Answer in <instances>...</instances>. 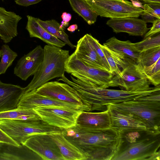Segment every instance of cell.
<instances>
[{
  "label": "cell",
  "mask_w": 160,
  "mask_h": 160,
  "mask_svg": "<svg viewBox=\"0 0 160 160\" xmlns=\"http://www.w3.org/2000/svg\"><path fill=\"white\" fill-rule=\"evenodd\" d=\"M103 45L123 57L132 59L138 63L141 55L133 43L129 40L122 41L114 37L108 40Z\"/></svg>",
  "instance_id": "23"
},
{
  "label": "cell",
  "mask_w": 160,
  "mask_h": 160,
  "mask_svg": "<svg viewBox=\"0 0 160 160\" xmlns=\"http://www.w3.org/2000/svg\"><path fill=\"white\" fill-rule=\"evenodd\" d=\"M2 0V1H4V0Z\"/></svg>",
  "instance_id": "43"
},
{
  "label": "cell",
  "mask_w": 160,
  "mask_h": 160,
  "mask_svg": "<svg viewBox=\"0 0 160 160\" xmlns=\"http://www.w3.org/2000/svg\"><path fill=\"white\" fill-rule=\"evenodd\" d=\"M57 144L65 160H86V155L69 141L62 131L49 134Z\"/></svg>",
  "instance_id": "21"
},
{
  "label": "cell",
  "mask_w": 160,
  "mask_h": 160,
  "mask_svg": "<svg viewBox=\"0 0 160 160\" xmlns=\"http://www.w3.org/2000/svg\"><path fill=\"white\" fill-rule=\"evenodd\" d=\"M106 107L110 116L111 127L116 129L119 132L136 130H150L144 122L135 116L119 111L110 104Z\"/></svg>",
  "instance_id": "15"
},
{
  "label": "cell",
  "mask_w": 160,
  "mask_h": 160,
  "mask_svg": "<svg viewBox=\"0 0 160 160\" xmlns=\"http://www.w3.org/2000/svg\"><path fill=\"white\" fill-rule=\"evenodd\" d=\"M78 28V25L76 24H72L70 25L67 28V30L69 31L73 32Z\"/></svg>",
  "instance_id": "39"
},
{
  "label": "cell",
  "mask_w": 160,
  "mask_h": 160,
  "mask_svg": "<svg viewBox=\"0 0 160 160\" xmlns=\"http://www.w3.org/2000/svg\"><path fill=\"white\" fill-rule=\"evenodd\" d=\"M138 50L141 52L147 50L160 46V34L147 38L142 41L133 43Z\"/></svg>",
  "instance_id": "32"
},
{
  "label": "cell",
  "mask_w": 160,
  "mask_h": 160,
  "mask_svg": "<svg viewBox=\"0 0 160 160\" xmlns=\"http://www.w3.org/2000/svg\"><path fill=\"white\" fill-rule=\"evenodd\" d=\"M56 106L90 112V108L85 105H79L62 101L38 93L34 90L23 94L17 108L23 109H34L45 107Z\"/></svg>",
  "instance_id": "11"
},
{
  "label": "cell",
  "mask_w": 160,
  "mask_h": 160,
  "mask_svg": "<svg viewBox=\"0 0 160 160\" xmlns=\"http://www.w3.org/2000/svg\"><path fill=\"white\" fill-rule=\"evenodd\" d=\"M101 48L113 76L119 75L127 65L128 58H125L100 44Z\"/></svg>",
  "instance_id": "24"
},
{
  "label": "cell",
  "mask_w": 160,
  "mask_h": 160,
  "mask_svg": "<svg viewBox=\"0 0 160 160\" xmlns=\"http://www.w3.org/2000/svg\"><path fill=\"white\" fill-rule=\"evenodd\" d=\"M42 0H16L15 2L18 5L27 7L38 3Z\"/></svg>",
  "instance_id": "38"
},
{
  "label": "cell",
  "mask_w": 160,
  "mask_h": 160,
  "mask_svg": "<svg viewBox=\"0 0 160 160\" xmlns=\"http://www.w3.org/2000/svg\"><path fill=\"white\" fill-rule=\"evenodd\" d=\"M119 132V145L111 160H160V131L146 129Z\"/></svg>",
  "instance_id": "3"
},
{
  "label": "cell",
  "mask_w": 160,
  "mask_h": 160,
  "mask_svg": "<svg viewBox=\"0 0 160 160\" xmlns=\"http://www.w3.org/2000/svg\"><path fill=\"white\" fill-rule=\"evenodd\" d=\"M0 128L20 146L22 145L32 136L49 134L63 130L51 125L42 119L33 121L0 120Z\"/></svg>",
  "instance_id": "5"
},
{
  "label": "cell",
  "mask_w": 160,
  "mask_h": 160,
  "mask_svg": "<svg viewBox=\"0 0 160 160\" xmlns=\"http://www.w3.org/2000/svg\"><path fill=\"white\" fill-rule=\"evenodd\" d=\"M61 17L62 21L61 22L60 26L63 28L68 26L69 22L72 18V15L69 13L63 12Z\"/></svg>",
  "instance_id": "37"
},
{
  "label": "cell",
  "mask_w": 160,
  "mask_h": 160,
  "mask_svg": "<svg viewBox=\"0 0 160 160\" xmlns=\"http://www.w3.org/2000/svg\"><path fill=\"white\" fill-rule=\"evenodd\" d=\"M36 91L41 95L59 100L84 105L75 90L65 83L58 81L48 82L37 88Z\"/></svg>",
  "instance_id": "13"
},
{
  "label": "cell",
  "mask_w": 160,
  "mask_h": 160,
  "mask_svg": "<svg viewBox=\"0 0 160 160\" xmlns=\"http://www.w3.org/2000/svg\"><path fill=\"white\" fill-rule=\"evenodd\" d=\"M160 58V46L145 50L141 52L139 64L142 67L149 66Z\"/></svg>",
  "instance_id": "30"
},
{
  "label": "cell",
  "mask_w": 160,
  "mask_h": 160,
  "mask_svg": "<svg viewBox=\"0 0 160 160\" xmlns=\"http://www.w3.org/2000/svg\"><path fill=\"white\" fill-rule=\"evenodd\" d=\"M70 77L72 81L64 75L58 80L63 81L72 87L83 104L90 108V112L95 110L104 111L107 109L106 106L109 104L136 100L160 90V86L141 92L102 88L81 77L76 76L75 78L71 76Z\"/></svg>",
  "instance_id": "2"
},
{
  "label": "cell",
  "mask_w": 160,
  "mask_h": 160,
  "mask_svg": "<svg viewBox=\"0 0 160 160\" xmlns=\"http://www.w3.org/2000/svg\"><path fill=\"white\" fill-rule=\"evenodd\" d=\"M22 18L15 12L0 7V38L4 42H10L17 36L18 23Z\"/></svg>",
  "instance_id": "18"
},
{
  "label": "cell",
  "mask_w": 160,
  "mask_h": 160,
  "mask_svg": "<svg viewBox=\"0 0 160 160\" xmlns=\"http://www.w3.org/2000/svg\"><path fill=\"white\" fill-rule=\"evenodd\" d=\"M2 54V51L1 50H0V57H1Z\"/></svg>",
  "instance_id": "42"
},
{
  "label": "cell",
  "mask_w": 160,
  "mask_h": 160,
  "mask_svg": "<svg viewBox=\"0 0 160 160\" xmlns=\"http://www.w3.org/2000/svg\"><path fill=\"white\" fill-rule=\"evenodd\" d=\"M143 6L144 11L141 16L146 23H152L157 19H160V3H145Z\"/></svg>",
  "instance_id": "28"
},
{
  "label": "cell",
  "mask_w": 160,
  "mask_h": 160,
  "mask_svg": "<svg viewBox=\"0 0 160 160\" xmlns=\"http://www.w3.org/2000/svg\"><path fill=\"white\" fill-rule=\"evenodd\" d=\"M0 143H6L19 147L20 146L0 128Z\"/></svg>",
  "instance_id": "35"
},
{
  "label": "cell",
  "mask_w": 160,
  "mask_h": 160,
  "mask_svg": "<svg viewBox=\"0 0 160 160\" xmlns=\"http://www.w3.org/2000/svg\"><path fill=\"white\" fill-rule=\"evenodd\" d=\"M33 121L42 119L33 109H16L0 112V120Z\"/></svg>",
  "instance_id": "25"
},
{
  "label": "cell",
  "mask_w": 160,
  "mask_h": 160,
  "mask_svg": "<svg viewBox=\"0 0 160 160\" xmlns=\"http://www.w3.org/2000/svg\"><path fill=\"white\" fill-rule=\"evenodd\" d=\"M74 52L86 65L91 67L106 70L89 41L87 34L78 41Z\"/></svg>",
  "instance_id": "20"
},
{
  "label": "cell",
  "mask_w": 160,
  "mask_h": 160,
  "mask_svg": "<svg viewBox=\"0 0 160 160\" xmlns=\"http://www.w3.org/2000/svg\"><path fill=\"white\" fill-rule=\"evenodd\" d=\"M43 49V61L32 80L24 88V94L36 90L49 81L64 75L65 63L70 56L69 51L48 44Z\"/></svg>",
  "instance_id": "4"
},
{
  "label": "cell",
  "mask_w": 160,
  "mask_h": 160,
  "mask_svg": "<svg viewBox=\"0 0 160 160\" xmlns=\"http://www.w3.org/2000/svg\"><path fill=\"white\" fill-rule=\"evenodd\" d=\"M37 20L39 24L50 34L64 42L72 49L76 48V46L71 43L68 36L56 20L52 19L44 21L38 18Z\"/></svg>",
  "instance_id": "26"
},
{
  "label": "cell",
  "mask_w": 160,
  "mask_h": 160,
  "mask_svg": "<svg viewBox=\"0 0 160 160\" xmlns=\"http://www.w3.org/2000/svg\"><path fill=\"white\" fill-rule=\"evenodd\" d=\"M132 2L135 6L143 9V6L141 3L138 1L131 0Z\"/></svg>",
  "instance_id": "40"
},
{
  "label": "cell",
  "mask_w": 160,
  "mask_h": 160,
  "mask_svg": "<svg viewBox=\"0 0 160 160\" xmlns=\"http://www.w3.org/2000/svg\"><path fill=\"white\" fill-rule=\"evenodd\" d=\"M160 32V19L156 20L152 23L150 30L145 34L144 38L153 36Z\"/></svg>",
  "instance_id": "34"
},
{
  "label": "cell",
  "mask_w": 160,
  "mask_h": 160,
  "mask_svg": "<svg viewBox=\"0 0 160 160\" xmlns=\"http://www.w3.org/2000/svg\"><path fill=\"white\" fill-rule=\"evenodd\" d=\"M73 10L89 25L96 21L98 15L85 0H68Z\"/></svg>",
  "instance_id": "27"
},
{
  "label": "cell",
  "mask_w": 160,
  "mask_h": 160,
  "mask_svg": "<svg viewBox=\"0 0 160 160\" xmlns=\"http://www.w3.org/2000/svg\"><path fill=\"white\" fill-rule=\"evenodd\" d=\"M22 145L44 160H65L58 146L49 134H38L28 138Z\"/></svg>",
  "instance_id": "12"
},
{
  "label": "cell",
  "mask_w": 160,
  "mask_h": 160,
  "mask_svg": "<svg viewBox=\"0 0 160 160\" xmlns=\"http://www.w3.org/2000/svg\"><path fill=\"white\" fill-rule=\"evenodd\" d=\"M85 0L98 15L110 18H138L144 11L127 0Z\"/></svg>",
  "instance_id": "9"
},
{
  "label": "cell",
  "mask_w": 160,
  "mask_h": 160,
  "mask_svg": "<svg viewBox=\"0 0 160 160\" xmlns=\"http://www.w3.org/2000/svg\"><path fill=\"white\" fill-rule=\"evenodd\" d=\"M87 35L89 41L95 49L103 67L106 70L111 72L109 65L100 47V43L98 41L90 34H87Z\"/></svg>",
  "instance_id": "33"
},
{
  "label": "cell",
  "mask_w": 160,
  "mask_h": 160,
  "mask_svg": "<svg viewBox=\"0 0 160 160\" xmlns=\"http://www.w3.org/2000/svg\"><path fill=\"white\" fill-rule=\"evenodd\" d=\"M62 132L86 155L87 160H111L120 139L119 131L112 127L93 129L76 125Z\"/></svg>",
  "instance_id": "1"
},
{
  "label": "cell",
  "mask_w": 160,
  "mask_h": 160,
  "mask_svg": "<svg viewBox=\"0 0 160 160\" xmlns=\"http://www.w3.org/2000/svg\"><path fill=\"white\" fill-rule=\"evenodd\" d=\"M24 88L0 80V112L17 108Z\"/></svg>",
  "instance_id": "17"
},
{
  "label": "cell",
  "mask_w": 160,
  "mask_h": 160,
  "mask_svg": "<svg viewBox=\"0 0 160 160\" xmlns=\"http://www.w3.org/2000/svg\"><path fill=\"white\" fill-rule=\"evenodd\" d=\"M44 49L37 46L18 61L14 69V74L22 80L26 81L38 71L44 58Z\"/></svg>",
  "instance_id": "14"
},
{
  "label": "cell",
  "mask_w": 160,
  "mask_h": 160,
  "mask_svg": "<svg viewBox=\"0 0 160 160\" xmlns=\"http://www.w3.org/2000/svg\"><path fill=\"white\" fill-rule=\"evenodd\" d=\"M42 120L49 125L62 129L75 126L78 118L82 111L56 106L33 109Z\"/></svg>",
  "instance_id": "10"
},
{
  "label": "cell",
  "mask_w": 160,
  "mask_h": 160,
  "mask_svg": "<svg viewBox=\"0 0 160 160\" xmlns=\"http://www.w3.org/2000/svg\"><path fill=\"white\" fill-rule=\"evenodd\" d=\"M137 100L160 101V90L154 91L149 95L140 98Z\"/></svg>",
  "instance_id": "36"
},
{
  "label": "cell",
  "mask_w": 160,
  "mask_h": 160,
  "mask_svg": "<svg viewBox=\"0 0 160 160\" xmlns=\"http://www.w3.org/2000/svg\"><path fill=\"white\" fill-rule=\"evenodd\" d=\"M76 125L93 129H105L111 127L108 109L100 112L82 111L78 117Z\"/></svg>",
  "instance_id": "19"
},
{
  "label": "cell",
  "mask_w": 160,
  "mask_h": 160,
  "mask_svg": "<svg viewBox=\"0 0 160 160\" xmlns=\"http://www.w3.org/2000/svg\"><path fill=\"white\" fill-rule=\"evenodd\" d=\"M126 66L119 74L113 76L112 87H119L122 90L132 92L149 90L150 82L142 72L139 63L128 58Z\"/></svg>",
  "instance_id": "8"
},
{
  "label": "cell",
  "mask_w": 160,
  "mask_h": 160,
  "mask_svg": "<svg viewBox=\"0 0 160 160\" xmlns=\"http://www.w3.org/2000/svg\"><path fill=\"white\" fill-rule=\"evenodd\" d=\"M106 24L116 33L126 32L133 36H142L149 29L144 21L134 17L110 18Z\"/></svg>",
  "instance_id": "16"
},
{
  "label": "cell",
  "mask_w": 160,
  "mask_h": 160,
  "mask_svg": "<svg viewBox=\"0 0 160 160\" xmlns=\"http://www.w3.org/2000/svg\"><path fill=\"white\" fill-rule=\"evenodd\" d=\"M142 71L151 84L155 86L160 84V58L153 64L142 68Z\"/></svg>",
  "instance_id": "31"
},
{
  "label": "cell",
  "mask_w": 160,
  "mask_h": 160,
  "mask_svg": "<svg viewBox=\"0 0 160 160\" xmlns=\"http://www.w3.org/2000/svg\"><path fill=\"white\" fill-rule=\"evenodd\" d=\"M65 72L73 77L79 76L102 88L112 87L114 76L106 70L89 66L85 64L74 52L66 62Z\"/></svg>",
  "instance_id": "7"
},
{
  "label": "cell",
  "mask_w": 160,
  "mask_h": 160,
  "mask_svg": "<svg viewBox=\"0 0 160 160\" xmlns=\"http://www.w3.org/2000/svg\"><path fill=\"white\" fill-rule=\"evenodd\" d=\"M2 54L0 62V75L5 73L18 56L17 53L13 51L6 44L2 46Z\"/></svg>",
  "instance_id": "29"
},
{
  "label": "cell",
  "mask_w": 160,
  "mask_h": 160,
  "mask_svg": "<svg viewBox=\"0 0 160 160\" xmlns=\"http://www.w3.org/2000/svg\"><path fill=\"white\" fill-rule=\"evenodd\" d=\"M145 3H160V0H140Z\"/></svg>",
  "instance_id": "41"
},
{
  "label": "cell",
  "mask_w": 160,
  "mask_h": 160,
  "mask_svg": "<svg viewBox=\"0 0 160 160\" xmlns=\"http://www.w3.org/2000/svg\"><path fill=\"white\" fill-rule=\"evenodd\" d=\"M28 22L26 28L31 38H38L48 44L62 48L66 44L47 31L38 23L37 18L27 16Z\"/></svg>",
  "instance_id": "22"
},
{
  "label": "cell",
  "mask_w": 160,
  "mask_h": 160,
  "mask_svg": "<svg viewBox=\"0 0 160 160\" xmlns=\"http://www.w3.org/2000/svg\"><path fill=\"white\" fill-rule=\"evenodd\" d=\"M110 105L138 118L151 130H160V101L134 100Z\"/></svg>",
  "instance_id": "6"
}]
</instances>
